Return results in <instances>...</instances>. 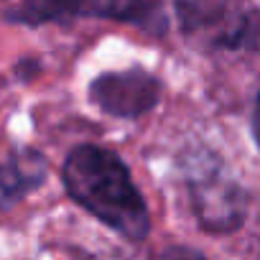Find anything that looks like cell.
I'll list each match as a JSON object with an SVG mask.
<instances>
[{
	"instance_id": "6da1fadb",
	"label": "cell",
	"mask_w": 260,
	"mask_h": 260,
	"mask_svg": "<svg viewBox=\"0 0 260 260\" xmlns=\"http://www.w3.org/2000/svg\"><path fill=\"white\" fill-rule=\"evenodd\" d=\"M59 176L64 194L102 227L133 245L148 240V202L117 151L92 141L77 143L64 156Z\"/></svg>"
},
{
	"instance_id": "7a4b0ae2",
	"label": "cell",
	"mask_w": 260,
	"mask_h": 260,
	"mask_svg": "<svg viewBox=\"0 0 260 260\" xmlns=\"http://www.w3.org/2000/svg\"><path fill=\"white\" fill-rule=\"evenodd\" d=\"M174 164L194 222L204 235L230 237L245 227L252 194L214 146L191 138L176 151Z\"/></svg>"
},
{
	"instance_id": "277c9868",
	"label": "cell",
	"mask_w": 260,
	"mask_h": 260,
	"mask_svg": "<svg viewBox=\"0 0 260 260\" xmlns=\"http://www.w3.org/2000/svg\"><path fill=\"white\" fill-rule=\"evenodd\" d=\"M179 34L209 54L257 56L260 11L252 0H171Z\"/></svg>"
},
{
	"instance_id": "8992f818",
	"label": "cell",
	"mask_w": 260,
	"mask_h": 260,
	"mask_svg": "<svg viewBox=\"0 0 260 260\" xmlns=\"http://www.w3.org/2000/svg\"><path fill=\"white\" fill-rule=\"evenodd\" d=\"M49 176L51 166L41 148L18 138H0V214L41 191Z\"/></svg>"
},
{
	"instance_id": "5b68a950",
	"label": "cell",
	"mask_w": 260,
	"mask_h": 260,
	"mask_svg": "<svg viewBox=\"0 0 260 260\" xmlns=\"http://www.w3.org/2000/svg\"><path fill=\"white\" fill-rule=\"evenodd\" d=\"M164 92V77L143 64L105 69L87 82V102L105 117L127 122L151 115L161 105Z\"/></svg>"
},
{
	"instance_id": "52a82bcc",
	"label": "cell",
	"mask_w": 260,
	"mask_h": 260,
	"mask_svg": "<svg viewBox=\"0 0 260 260\" xmlns=\"http://www.w3.org/2000/svg\"><path fill=\"white\" fill-rule=\"evenodd\" d=\"M156 260H207V255L194 245H169L158 252Z\"/></svg>"
},
{
	"instance_id": "ba28073f",
	"label": "cell",
	"mask_w": 260,
	"mask_h": 260,
	"mask_svg": "<svg viewBox=\"0 0 260 260\" xmlns=\"http://www.w3.org/2000/svg\"><path fill=\"white\" fill-rule=\"evenodd\" d=\"M41 69H44V61H41V56H23V59H18L16 61V67H13V72H16V79L18 82H34L39 74H41Z\"/></svg>"
},
{
	"instance_id": "3957f363",
	"label": "cell",
	"mask_w": 260,
	"mask_h": 260,
	"mask_svg": "<svg viewBox=\"0 0 260 260\" xmlns=\"http://www.w3.org/2000/svg\"><path fill=\"white\" fill-rule=\"evenodd\" d=\"M0 18L23 28L112 21L138 28L148 39H166L171 34V18L164 0H16Z\"/></svg>"
}]
</instances>
